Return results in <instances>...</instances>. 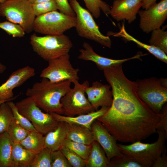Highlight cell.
Listing matches in <instances>:
<instances>
[{"mask_svg": "<svg viewBox=\"0 0 167 167\" xmlns=\"http://www.w3.org/2000/svg\"><path fill=\"white\" fill-rule=\"evenodd\" d=\"M6 102L5 101H0V105L3 103Z\"/></svg>", "mask_w": 167, "mask_h": 167, "instance_id": "cell-43", "label": "cell"}, {"mask_svg": "<svg viewBox=\"0 0 167 167\" xmlns=\"http://www.w3.org/2000/svg\"><path fill=\"white\" fill-rule=\"evenodd\" d=\"M108 167H143L139 163L122 153L112 158Z\"/></svg>", "mask_w": 167, "mask_h": 167, "instance_id": "cell-32", "label": "cell"}, {"mask_svg": "<svg viewBox=\"0 0 167 167\" xmlns=\"http://www.w3.org/2000/svg\"><path fill=\"white\" fill-rule=\"evenodd\" d=\"M30 43L34 51L48 62L69 54L73 46L69 37L64 34L39 36L34 34Z\"/></svg>", "mask_w": 167, "mask_h": 167, "instance_id": "cell-5", "label": "cell"}, {"mask_svg": "<svg viewBox=\"0 0 167 167\" xmlns=\"http://www.w3.org/2000/svg\"><path fill=\"white\" fill-rule=\"evenodd\" d=\"M60 150L72 167H86V161L69 148L62 146Z\"/></svg>", "mask_w": 167, "mask_h": 167, "instance_id": "cell-35", "label": "cell"}, {"mask_svg": "<svg viewBox=\"0 0 167 167\" xmlns=\"http://www.w3.org/2000/svg\"><path fill=\"white\" fill-rule=\"evenodd\" d=\"M91 129L95 140L103 149L109 161L122 153L117 140L101 122L97 120H95L91 125Z\"/></svg>", "mask_w": 167, "mask_h": 167, "instance_id": "cell-15", "label": "cell"}, {"mask_svg": "<svg viewBox=\"0 0 167 167\" xmlns=\"http://www.w3.org/2000/svg\"><path fill=\"white\" fill-rule=\"evenodd\" d=\"M68 124L63 121L58 122L54 130L45 135V148L53 152L60 149L64 140L67 139Z\"/></svg>", "mask_w": 167, "mask_h": 167, "instance_id": "cell-19", "label": "cell"}, {"mask_svg": "<svg viewBox=\"0 0 167 167\" xmlns=\"http://www.w3.org/2000/svg\"><path fill=\"white\" fill-rule=\"evenodd\" d=\"M67 139L88 145H91L95 140L91 130L76 124H68Z\"/></svg>", "mask_w": 167, "mask_h": 167, "instance_id": "cell-21", "label": "cell"}, {"mask_svg": "<svg viewBox=\"0 0 167 167\" xmlns=\"http://www.w3.org/2000/svg\"><path fill=\"white\" fill-rule=\"evenodd\" d=\"M48 62V66L41 73V77L47 79L53 82L69 80L74 83L79 81V70L73 66L69 54Z\"/></svg>", "mask_w": 167, "mask_h": 167, "instance_id": "cell-11", "label": "cell"}, {"mask_svg": "<svg viewBox=\"0 0 167 167\" xmlns=\"http://www.w3.org/2000/svg\"><path fill=\"white\" fill-rule=\"evenodd\" d=\"M75 17L65 15L57 10L36 17L33 24L35 32L45 35H58L75 27Z\"/></svg>", "mask_w": 167, "mask_h": 167, "instance_id": "cell-7", "label": "cell"}, {"mask_svg": "<svg viewBox=\"0 0 167 167\" xmlns=\"http://www.w3.org/2000/svg\"><path fill=\"white\" fill-rule=\"evenodd\" d=\"M86 6L92 16L99 18L101 11L106 15H109L110 7L107 3L102 0H83Z\"/></svg>", "mask_w": 167, "mask_h": 167, "instance_id": "cell-27", "label": "cell"}, {"mask_svg": "<svg viewBox=\"0 0 167 167\" xmlns=\"http://www.w3.org/2000/svg\"><path fill=\"white\" fill-rule=\"evenodd\" d=\"M139 27L146 33L161 28L167 18V0H161L144 10H139Z\"/></svg>", "mask_w": 167, "mask_h": 167, "instance_id": "cell-12", "label": "cell"}, {"mask_svg": "<svg viewBox=\"0 0 167 167\" xmlns=\"http://www.w3.org/2000/svg\"><path fill=\"white\" fill-rule=\"evenodd\" d=\"M70 4L76 15L75 28L81 37L95 41L102 45L110 48L112 41L108 36L100 31L92 15L89 11L83 8L77 0H69Z\"/></svg>", "mask_w": 167, "mask_h": 167, "instance_id": "cell-6", "label": "cell"}, {"mask_svg": "<svg viewBox=\"0 0 167 167\" xmlns=\"http://www.w3.org/2000/svg\"><path fill=\"white\" fill-rule=\"evenodd\" d=\"M157 133V139L152 143L138 141L129 145L117 144L122 153L136 161L143 167H152L165 147L167 137V132L164 129L158 130Z\"/></svg>", "mask_w": 167, "mask_h": 167, "instance_id": "cell-3", "label": "cell"}, {"mask_svg": "<svg viewBox=\"0 0 167 167\" xmlns=\"http://www.w3.org/2000/svg\"><path fill=\"white\" fill-rule=\"evenodd\" d=\"M96 120L117 141L122 143L141 141L160 129L167 132L166 105L162 113H155L139 97L135 88L132 86L114 90L111 105Z\"/></svg>", "mask_w": 167, "mask_h": 167, "instance_id": "cell-1", "label": "cell"}, {"mask_svg": "<svg viewBox=\"0 0 167 167\" xmlns=\"http://www.w3.org/2000/svg\"><path fill=\"white\" fill-rule=\"evenodd\" d=\"M135 82L139 97L154 112L162 113L167 101V79L152 77Z\"/></svg>", "mask_w": 167, "mask_h": 167, "instance_id": "cell-4", "label": "cell"}, {"mask_svg": "<svg viewBox=\"0 0 167 167\" xmlns=\"http://www.w3.org/2000/svg\"><path fill=\"white\" fill-rule=\"evenodd\" d=\"M109 107H102L99 109L87 113L73 117H68L53 113H50L58 122L63 121L69 124H76L85 127L91 130L93 122L105 113Z\"/></svg>", "mask_w": 167, "mask_h": 167, "instance_id": "cell-18", "label": "cell"}, {"mask_svg": "<svg viewBox=\"0 0 167 167\" xmlns=\"http://www.w3.org/2000/svg\"><path fill=\"white\" fill-rule=\"evenodd\" d=\"M166 147L161 155L156 159L152 166V167H167V156L166 155Z\"/></svg>", "mask_w": 167, "mask_h": 167, "instance_id": "cell-39", "label": "cell"}, {"mask_svg": "<svg viewBox=\"0 0 167 167\" xmlns=\"http://www.w3.org/2000/svg\"><path fill=\"white\" fill-rule=\"evenodd\" d=\"M118 32L109 33L112 36L122 37L127 41H132L136 44L139 47L143 48L160 61L167 63V56L164 52L160 49L149 45L144 43L136 39L129 34L126 31L124 23H123L120 27Z\"/></svg>", "mask_w": 167, "mask_h": 167, "instance_id": "cell-20", "label": "cell"}, {"mask_svg": "<svg viewBox=\"0 0 167 167\" xmlns=\"http://www.w3.org/2000/svg\"><path fill=\"white\" fill-rule=\"evenodd\" d=\"M6 66L0 62V73H3L6 70Z\"/></svg>", "mask_w": 167, "mask_h": 167, "instance_id": "cell-42", "label": "cell"}, {"mask_svg": "<svg viewBox=\"0 0 167 167\" xmlns=\"http://www.w3.org/2000/svg\"><path fill=\"white\" fill-rule=\"evenodd\" d=\"M44 135L37 131H30L19 143L24 148L36 154L45 148Z\"/></svg>", "mask_w": 167, "mask_h": 167, "instance_id": "cell-25", "label": "cell"}, {"mask_svg": "<svg viewBox=\"0 0 167 167\" xmlns=\"http://www.w3.org/2000/svg\"><path fill=\"white\" fill-rule=\"evenodd\" d=\"M8 103L12 110L14 119L20 126L30 131H37L30 121L19 112L15 103L11 101H8Z\"/></svg>", "mask_w": 167, "mask_h": 167, "instance_id": "cell-33", "label": "cell"}, {"mask_svg": "<svg viewBox=\"0 0 167 167\" xmlns=\"http://www.w3.org/2000/svg\"><path fill=\"white\" fill-rule=\"evenodd\" d=\"M58 9L61 13L75 17L76 15L68 0H55Z\"/></svg>", "mask_w": 167, "mask_h": 167, "instance_id": "cell-38", "label": "cell"}, {"mask_svg": "<svg viewBox=\"0 0 167 167\" xmlns=\"http://www.w3.org/2000/svg\"><path fill=\"white\" fill-rule=\"evenodd\" d=\"M7 132L13 143H19L28 135L30 131L20 126L14 118L10 123Z\"/></svg>", "mask_w": 167, "mask_h": 167, "instance_id": "cell-28", "label": "cell"}, {"mask_svg": "<svg viewBox=\"0 0 167 167\" xmlns=\"http://www.w3.org/2000/svg\"><path fill=\"white\" fill-rule=\"evenodd\" d=\"M51 167H72L69 161L60 150L51 152Z\"/></svg>", "mask_w": 167, "mask_h": 167, "instance_id": "cell-37", "label": "cell"}, {"mask_svg": "<svg viewBox=\"0 0 167 167\" xmlns=\"http://www.w3.org/2000/svg\"><path fill=\"white\" fill-rule=\"evenodd\" d=\"M157 0H142V7L144 9H146L150 6L156 3Z\"/></svg>", "mask_w": 167, "mask_h": 167, "instance_id": "cell-40", "label": "cell"}, {"mask_svg": "<svg viewBox=\"0 0 167 167\" xmlns=\"http://www.w3.org/2000/svg\"><path fill=\"white\" fill-rule=\"evenodd\" d=\"M52 0H28L30 3L32 4L38 3L49 1Z\"/></svg>", "mask_w": 167, "mask_h": 167, "instance_id": "cell-41", "label": "cell"}, {"mask_svg": "<svg viewBox=\"0 0 167 167\" xmlns=\"http://www.w3.org/2000/svg\"><path fill=\"white\" fill-rule=\"evenodd\" d=\"M19 112L31 122L37 131L45 135L55 128L58 122L50 113H44L33 100L27 96L15 103Z\"/></svg>", "mask_w": 167, "mask_h": 167, "instance_id": "cell-9", "label": "cell"}, {"mask_svg": "<svg viewBox=\"0 0 167 167\" xmlns=\"http://www.w3.org/2000/svg\"><path fill=\"white\" fill-rule=\"evenodd\" d=\"M161 28L153 30L149 41V45L156 47L167 54V31Z\"/></svg>", "mask_w": 167, "mask_h": 167, "instance_id": "cell-26", "label": "cell"}, {"mask_svg": "<svg viewBox=\"0 0 167 167\" xmlns=\"http://www.w3.org/2000/svg\"><path fill=\"white\" fill-rule=\"evenodd\" d=\"M83 48L79 50L80 54L78 57L79 59L94 62L98 68L101 70L112 66L122 63L128 61L141 59L140 57L146 55L142 52H138L135 55L130 58L122 59H114L100 56L94 51L90 44L84 42L83 44Z\"/></svg>", "mask_w": 167, "mask_h": 167, "instance_id": "cell-16", "label": "cell"}, {"mask_svg": "<svg viewBox=\"0 0 167 167\" xmlns=\"http://www.w3.org/2000/svg\"><path fill=\"white\" fill-rule=\"evenodd\" d=\"M0 16L19 25L25 33H29L33 30L36 16L28 0H6L0 3Z\"/></svg>", "mask_w": 167, "mask_h": 167, "instance_id": "cell-8", "label": "cell"}, {"mask_svg": "<svg viewBox=\"0 0 167 167\" xmlns=\"http://www.w3.org/2000/svg\"><path fill=\"white\" fill-rule=\"evenodd\" d=\"M13 118L12 112L8 102L2 103L0 105V134L7 131Z\"/></svg>", "mask_w": 167, "mask_h": 167, "instance_id": "cell-30", "label": "cell"}, {"mask_svg": "<svg viewBox=\"0 0 167 167\" xmlns=\"http://www.w3.org/2000/svg\"><path fill=\"white\" fill-rule=\"evenodd\" d=\"M51 152L49 150L44 148L35 155L29 167H51Z\"/></svg>", "mask_w": 167, "mask_h": 167, "instance_id": "cell-31", "label": "cell"}, {"mask_svg": "<svg viewBox=\"0 0 167 167\" xmlns=\"http://www.w3.org/2000/svg\"><path fill=\"white\" fill-rule=\"evenodd\" d=\"M62 146L71 150L85 160L88 159L91 148V145H88L78 143L67 139L63 142Z\"/></svg>", "mask_w": 167, "mask_h": 167, "instance_id": "cell-29", "label": "cell"}, {"mask_svg": "<svg viewBox=\"0 0 167 167\" xmlns=\"http://www.w3.org/2000/svg\"><path fill=\"white\" fill-rule=\"evenodd\" d=\"M13 143L7 132L0 134V167H13Z\"/></svg>", "mask_w": 167, "mask_h": 167, "instance_id": "cell-23", "label": "cell"}, {"mask_svg": "<svg viewBox=\"0 0 167 167\" xmlns=\"http://www.w3.org/2000/svg\"><path fill=\"white\" fill-rule=\"evenodd\" d=\"M142 6V0H114L109 15L117 21L126 20L130 24L135 20Z\"/></svg>", "mask_w": 167, "mask_h": 167, "instance_id": "cell-14", "label": "cell"}, {"mask_svg": "<svg viewBox=\"0 0 167 167\" xmlns=\"http://www.w3.org/2000/svg\"><path fill=\"white\" fill-rule=\"evenodd\" d=\"M0 28L14 37H23L26 33L23 28L19 25L9 21L0 22Z\"/></svg>", "mask_w": 167, "mask_h": 167, "instance_id": "cell-34", "label": "cell"}, {"mask_svg": "<svg viewBox=\"0 0 167 167\" xmlns=\"http://www.w3.org/2000/svg\"><path fill=\"white\" fill-rule=\"evenodd\" d=\"M35 69L27 66L13 71L7 80L0 86V101H11L14 97L13 90L20 86L35 75Z\"/></svg>", "mask_w": 167, "mask_h": 167, "instance_id": "cell-13", "label": "cell"}, {"mask_svg": "<svg viewBox=\"0 0 167 167\" xmlns=\"http://www.w3.org/2000/svg\"><path fill=\"white\" fill-rule=\"evenodd\" d=\"M71 82L66 80L53 82L42 78L41 81L34 83L26 92L36 105L46 113H54L63 115L61 98L71 89Z\"/></svg>", "mask_w": 167, "mask_h": 167, "instance_id": "cell-2", "label": "cell"}, {"mask_svg": "<svg viewBox=\"0 0 167 167\" xmlns=\"http://www.w3.org/2000/svg\"><path fill=\"white\" fill-rule=\"evenodd\" d=\"M32 6L36 17L58 9L55 0L33 4Z\"/></svg>", "mask_w": 167, "mask_h": 167, "instance_id": "cell-36", "label": "cell"}, {"mask_svg": "<svg viewBox=\"0 0 167 167\" xmlns=\"http://www.w3.org/2000/svg\"><path fill=\"white\" fill-rule=\"evenodd\" d=\"M86 161V167H108L109 161L103 149L95 140L91 144V151Z\"/></svg>", "mask_w": 167, "mask_h": 167, "instance_id": "cell-22", "label": "cell"}, {"mask_svg": "<svg viewBox=\"0 0 167 167\" xmlns=\"http://www.w3.org/2000/svg\"><path fill=\"white\" fill-rule=\"evenodd\" d=\"M61 99L63 115L73 117L95 111L85 95V90L89 86L88 81L82 84L79 81Z\"/></svg>", "mask_w": 167, "mask_h": 167, "instance_id": "cell-10", "label": "cell"}, {"mask_svg": "<svg viewBox=\"0 0 167 167\" xmlns=\"http://www.w3.org/2000/svg\"><path fill=\"white\" fill-rule=\"evenodd\" d=\"M35 155L24 148L19 143H14L12 148L13 167H29Z\"/></svg>", "mask_w": 167, "mask_h": 167, "instance_id": "cell-24", "label": "cell"}, {"mask_svg": "<svg viewBox=\"0 0 167 167\" xmlns=\"http://www.w3.org/2000/svg\"><path fill=\"white\" fill-rule=\"evenodd\" d=\"M6 0H0V3H2Z\"/></svg>", "mask_w": 167, "mask_h": 167, "instance_id": "cell-44", "label": "cell"}, {"mask_svg": "<svg viewBox=\"0 0 167 167\" xmlns=\"http://www.w3.org/2000/svg\"><path fill=\"white\" fill-rule=\"evenodd\" d=\"M110 85L104 84L98 81L94 82L85 90L87 98L95 110L100 107H110L113 101L112 92Z\"/></svg>", "mask_w": 167, "mask_h": 167, "instance_id": "cell-17", "label": "cell"}]
</instances>
